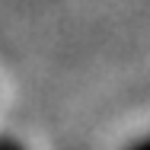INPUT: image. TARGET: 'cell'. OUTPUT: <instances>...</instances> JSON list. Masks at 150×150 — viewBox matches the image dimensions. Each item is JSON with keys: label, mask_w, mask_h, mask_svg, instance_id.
<instances>
[{"label": "cell", "mask_w": 150, "mask_h": 150, "mask_svg": "<svg viewBox=\"0 0 150 150\" xmlns=\"http://www.w3.org/2000/svg\"><path fill=\"white\" fill-rule=\"evenodd\" d=\"M0 150H26V144L13 134H0Z\"/></svg>", "instance_id": "1"}, {"label": "cell", "mask_w": 150, "mask_h": 150, "mask_svg": "<svg viewBox=\"0 0 150 150\" xmlns=\"http://www.w3.org/2000/svg\"><path fill=\"white\" fill-rule=\"evenodd\" d=\"M128 150H147V144H144V141H134V144H131Z\"/></svg>", "instance_id": "2"}]
</instances>
